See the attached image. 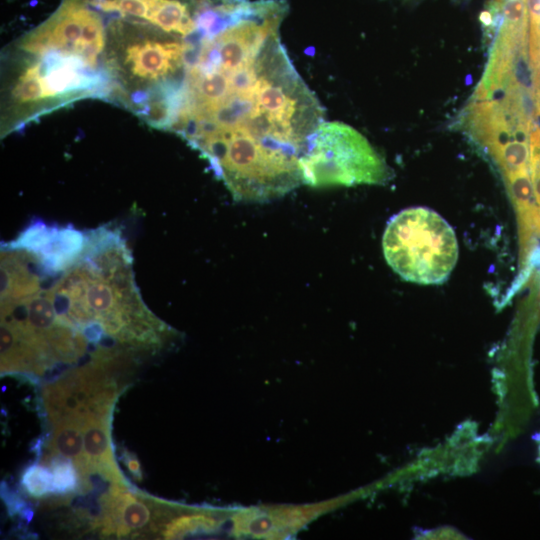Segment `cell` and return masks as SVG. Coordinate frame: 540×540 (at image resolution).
<instances>
[{
    "instance_id": "1",
    "label": "cell",
    "mask_w": 540,
    "mask_h": 540,
    "mask_svg": "<svg viewBox=\"0 0 540 540\" xmlns=\"http://www.w3.org/2000/svg\"><path fill=\"white\" fill-rule=\"evenodd\" d=\"M386 262L402 279L421 285L447 280L458 260L453 228L437 212L411 207L394 215L382 237Z\"/></svg>"
},
{
    "instance_id": "2",
    "label": "cell",
    "mask_w": 540,
    "mask_h": 540,
    "mask_svg": "<svg viewBox=\"0 0 540 540\" xmlns=\"http://www.w3.org/2000/svg\"><path fill=\"white\" fill-rule=\"evenodd\" d=\"M302 183L311 187L378 185L389 169L369 141L342 122H322L300 158Z\"/></svg>"
},
{
    "instance_id": "3",
    "label": "cell",
    "mask_w": 540,
    "mask_h": 540,
    "mask_svg": "<svg viewBox=\"0 0 540 540\" xmlns=\"http://www.w3.org/2000/svg\"><path fill=\"white\" fill-rule=\"evenodd\" d=\"M101 16L86 0H64L58 10L22 42L25 51L82 58L92 69L108 43Z\"/></svg>"
},
{
    "instance_id": "4",
    "label": "cell",
    "mask_w": 540,
    "mask_h": 540,
    "mask_svg": "<svg viewBox=\"0 0 540 540\" xmlns=\"http://www.w3.org/2000/svg\"><path fill=\"white\" fill-rule=\"evenodd\" d=\"M187 48L185 38L171 34L134 37L124 46L117 70L132 84L150 85L155 90L157 86L160 102L169 105L166 86L172 101L180 88Z\"/></svg>"
},
{
    "instance_id": "5",
    "label": "cell",
    "mask_w": 540,
    "mask_h": 540,
    "mask_svg": "<svg viewBox=\"0 0 540 540\" xmlns=\"http://www.w3.org/2000/svg\"><path fill=\"white\" fill-rule=\"evenodd\" d=\"M82 418L85 473L95 468L105 472L114 481H120L113 460L107 416L89 415Z\"/></svg>"
},
{
    "instance_id": "6",
    "label": "cell",
    "mask_w": 540,
    "mask_h": 540,
    "mask_svg": "<svg viewBox=\"0 0 540 540\" xmlns=\"http://www.w3.org/2000/svg\"><path fill=\"white\" fill-rule=\"evenodd\" d=\"M108 515L104 519L105 529H112L118 536L139 530L150 521L148 506L130 493L116 490L107 500Z\"/></svg>"
},
{
    "instance_id": "7",
    "label": "cell",
    "mask_w": 540,
    "mask_h": 540,
    "mask_svg": "<svg viewBox=\"0 0 540 540\" xmlns=\"http://www.w3.org/2000/svg\"><path fill=\"white\" fill-rule=\"evenodd\" d=\"M53 450L74 462L80 476L85 473L84 464V432L82 417H63L56 424L53 439Z\"/></svg>"
},
{
    "instance_id": "8",
    "label": "cell",
    "mask_w": 540,
    "mask_h": 540,
    "mask_svg": "<svg viewBox=\"0 0 540 540\" xmlns=\"http://www.w3.org/2000/svg\"><path fill=\"white\" fill-rule=\"evenodd\" d=\"M530 176L535 201V234L540 238V128H534L530 135Z\"/></svg>"
},
{
    "instance_id": "9",
    "label": "cell",
    "mask_w": 540,
    "mask_h": 540,
    "mask_svg": "<svg viewBox=\"0 0 540 540\" xmlns=\"http://www.w3.org/2000/svg\"><path fill=\"white\" fill-rule=\"evenodd\" d=\"M22 485L34 497L54 492L52 471L41 465H32L22 475Z\"/></svg>"
},
{
    "instance_id": "10",
    "label": "cell",
    "mask_w": 540,
    "mask_h": 540,
    "mask_svg": "<svg viewBox=\"0 0 540 540\" xmlns=\"http://www.w3.org/2000/svg\"><path fill=\"white\" fill-rule=\"evenodd\" d=\"M74 462L68 458L56 457L51 461L54 493L66 494L77 486V472Z\"/></svg>"
},
{
    "instance_id": "11",
    "label": "cell",
    "mask_w": 540,
    "mask_h": 540,
    "mask_svg": "<svg viewBox=\"0 0 540 540\" xmlns=\"http://www.w3.org/2000/svg\"><path fill=\"white\" fill-rule=\"evenodd\" d=\"M125 464L129 471L136 477L140 478L141 470H140V464L137 461L136 458L132 457L131 455H128L125 459Z\"/></svg>"
},
{
    "instance_id": "12",
    "label": "cell",
    "mask_w": 540,
    "mask_h": 540,
    "mask_svg": "<svg viewBox=\"0 0 540 540\" xmlns=\"http://www.w3.org/2000/svg\"><path fill=\"white\" fill-rule=\"evenodd\" d=\"M528 266L540 268V246L534 247L528 259L527 267Z\"/></svg>"
}]
</instances>
